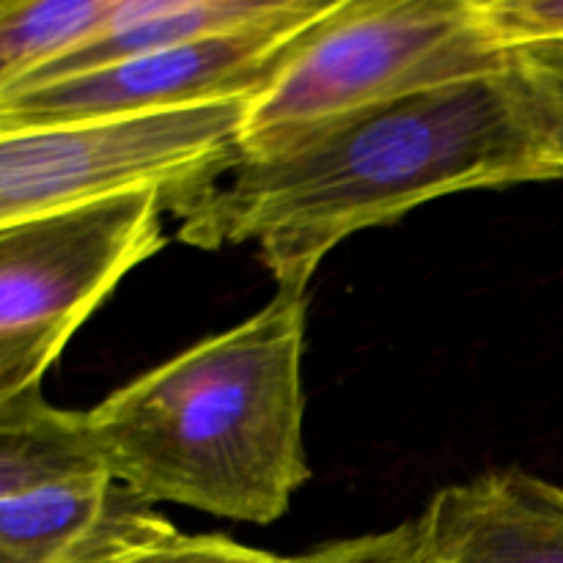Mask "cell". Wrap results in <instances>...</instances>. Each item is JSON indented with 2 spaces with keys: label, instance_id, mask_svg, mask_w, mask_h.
Listing matches in <instances>:
<instances>
[{
  "label": "cell",
  "instance_id": "cell-5",
  "mask_svg": "<svg viewBox=\"0 0 563 563\" xmlns=\"http://www.w3.org/2000/svg\"><path fill=\"white\" fill-rule=\"evenodd\" d=\"M168 212L146 190L0 225V401L42 388L82 322L165 245Z\"/></svg>",
  "mask_w": 563,
  "mask_h": 563
},
{
  "label": "cell",
  "instance_id": "cell-1",
  "mask_svg": "<svg viewBox=\"0 0 563 563\" xmlns=\"http://www.w3.org/2000/svg\"><path fill=\"white\" fill-rule=\"evenodd\" d=\"M563 179L537 102L509 69L374 104L247 148L179 209V242L256 245L286 295H308L346 236L465 190Z\"/></svg>",
  "mask_w": 563,
  "mask_h": 563
},
{
  "label": "cell",
  "instance_id": "cell-4",
  "mask_svg": "<svg viewBox=\"0 0 563 563\" xmlns=\"http://www.w3.org/2000/svg\"><path fill=\"white\" fill-rule=\"evenodd\" d=\"M253 99L0 132V225L157 190L170 214L245 154Z\"/></svg>",
  "mask_w": 563,
  "mask_h": 563
},
{
  "label": "cell",
  "instance_id": "cell-2",
  "mask_svg": "<svg viewBox=\"0 0 563 563\" xmlns=\"http://www.w3.org/2000/svg\"><path fill=\"white\" fill-rule=\"evenodd\" d=\"M308 295L273 300L86 412L99 456L152 504L280 520L311 478L302 440Z\"/></svg>",
  "mask_w": 563,
  "mask_h": 563
},
{
  "label": "cell",
  "instance_id": "cell-14",
  "mask_svg": "<svg viewBox=\"0 0 563 563\" xmlns=\"http://www.w3.org/2000/svg\"><path fill=\"white\" fill-rule=\"evenodd\" d=\"M482 11L509 49L563 42V0H482Z\"/></svg>",
  "mask_w": 563,
  "mask_h": 563
},
{
  "label": "cell",
  "instance_id": "cell-6",
  "mask_svg": "<svg viewBox=\"0 0 563 563\" xmlns=\"http://www.w3.org/2000/svg\"><path fill=\"white\" fill-rule=\"evenodd\" d=\"M176 526L99 456L86 412L0 401V563H110Z\"/></svg>",
  "mask_w": 563,
  "mask_h": 563
},
{
  "label": "cell",
  "instance_id": "cell-12",
  "mask_svg": "<svg viewBox=\"0 0 563 563\" xmlns=\"http://www.w3.org/2000/svg\"><path fill=\"white\" fill-rule=\"evenodd\" d=\"M110 563H297V555H275L218 533L190 537L176 528L168 537L143 544Z\"/></svg>",
  "mask_w": 563,
  "mask_h": 563
},
{
  "label": "cell",
  "instance_id": "cell-13",
  "mask_svg": "<svg viewBox=\"0 0 563 563\" xmlns=\"http://www.w3.org/2000/svg\"><path fill=\"white\" fill-rule=\"evenodd\" d=\"M517 75L537 102L555 154L563 165V42L522 44L511 49Z\"/></svg>",
  "mask_w": 563,
  "mask_h": 563
},
{
  "label": "cell",
  "instance_id": "cell-7",
  "mask_svg": "<svg viewBox=\"0 0 563 563\" xmlns=\"http://www.w3.org/2000/svg\"><path fill=\"white\" fill-rule=\"evenodd\" d=\"M335 0H297L278 20L176 44L126 64L0 97V132L42 130L218 99H256Z\"/></svg>",
  "mask_w": 563,
  "mask_h": 563
},
{
  "label": "cell",
  "instance_id": "cell-11",
  "mask_svg": "<svg viewBox=\"0 0 563 563\" xmlns=\"http://www.w3.org/2000/svg\"><path fill=\"white\" fill-rule=\"evenodd\" d=\"M297 563H434L429 550L427 528L421 517L388 531L363 533V537L339 539L319 544L297 555Z\"/></svg>",
  "mask_w": 563,
  "mask_h": 563
},
{
  "label": "cell",
  "instance_id": "cell-3",
  "mask_svg": "<svg viewBox=\"0 0 563 563\" xmlns=\"http://www.w3.org/2000/svg\"><path fill=\"white\" fill-rule=\"evenodd\" d=\"M509 66L482 0H335L251 102L245 152Z\"/></svg>",
  "mask_w": 563,
  "mask_h": 563
},
{
  "label": "cell",
  "instance_id": "cell-9",
  "mask_svg": "<svg viewBox=\"0 0 563 563\" xmlns=\"http://www.w3.org/2000/svg\"><path fill=\"white\" fill-rule=\"evenodd\" d=\"M295 5L297 0H119L97 36L0 97L126 64L214 33L278 20Z\"/></svg>",
  "mask_w": 563,
  "mask_h": 563
},
{
  "label": "cell",
  "instance_id": "cell-10",
  "mask_svg": "<svg viewBox=\"0 0 563 563\" xmlns=\"http://www.w3.org/2000/svg\"><path fill=\"white\" fill-rule=\"evenodd\" d=\"M119 0H3L0 93L22 86L97 36Z\"/></svg>",
  "mask_w": 563,
  "mask_h": 563
},
{
  "label": "cell",
  "instance_id": "cell-8",
  "mask_svg": "<svg viewBox=\"0 0 563 563\" xmlns=\"http://www.w3.org/2000/svg\"><path fill=\"white\" fill-rule=\"evenodd\" d=\"M421 522L434 563H563V487L520 467L449 484Z\"/></svg>",
  "mask_w": 563,
  "mask_h": 563
}]
</instances>
